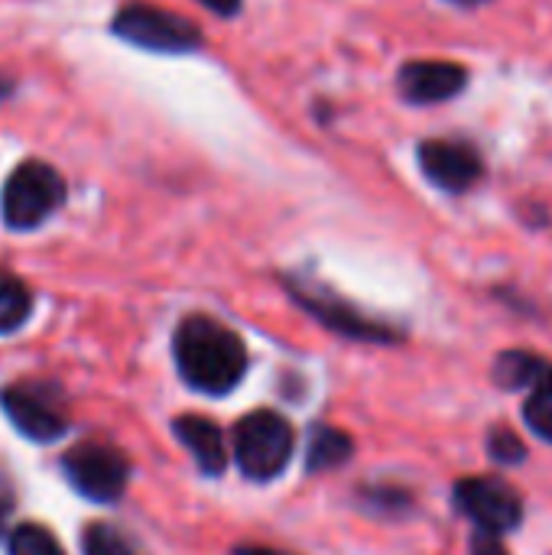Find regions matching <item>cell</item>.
<instances>
[{
    "instance_id": "obj_14",
    "label": "cell",
    "mask_w": 552,
    "mask_h": 555,
    "mask_svg": "<svg viewBox=\"0 0 552 555\" xmlns=\"http://www.w3.org/2000/svg\"><path fill=\"white\" fill-rule=\"evenodd\" d=\"M33 312V296L23 286L20 276L0 270V335L3 332H16Z\"/></svg>"
},
{
    "instance_id": "obj_23",
    "label": "cell",
    "mask_w": 552,
    "mask_h": 555,
    "mask_svg": "<svg viewBox=\"0 0 552 555\" xmlns=\"http://www.w3.org/2000/svg\"><path fill=\"white\" fill-rule=\"evenodd\" d=\"M459 3H478V0H459Z\"/></svg>"
},
{
    "instance_id": "obj_4",
    "label": "cell",
    "mask_w": 552,
    "mask_h": 555,
    "mask_svg": "<svg viewBox=\"0 0 552 555\" xmlns=\"http://www.w3.org/2000/svg\"><path fill=\"white\" fill-rule=\"evenodd\" d=\"M114 33L146 52H192L202 46V33L195 23L150 3H127L114 16Z\"/></svg>"
},
{
    "instance_id": "obj_9",
    "label": "cell",
    "mask_w": 552,
    "mask_h": 555,
    "mask_svg": "<svg viewBox=\"0 0 552 555\" xmlns=\"http://www.w3.org/2000/svg\"><path fill=\"white\" fill-rule=\"evenodd\" d=\"M420 169L442 192H468L482 179L485 163L462 140H426L420 143Z\"/></svg>"
},
{
    "instance_id": "obj_10",
    "label": "cell",
    "mask_w": 552,
    "mask_h": 555,
    "mask_svg": "<svg viewBox=\"0 0 552 555\" xmlns=\"http://www.w3.org/2000/svg\"><path fill=\"white\" fill-rule=\"evenodd\" d=\"M400 94L413 104H439L455 98L468 85V72L455 62H439V59H423L410 62L400 68Z\"/></svg>"
},
{
    "instance_id": "obj_20",
    "label": "cell",
    "mask_w": 552,
    "mask_h": 555,
    "mask_svg": "<svg viewBox=\"0 0 552 555\" xmlns=\"http://www.w3.org/2000/svg\"><path fill=\"white\" fill-rule=\"evenodd\" d=\"M202 7H208L211 13H218V16H234L238 10H241V0H198Z\"/></svg>"
},
{
    "instance_id": "obj_3",
    "label": "cell",
    "mask_w": 552,
    "mask_h": 555,
    "mask_svg": "<svg viewBox=\"0 0 552 555\" xmlns=\"http://www.w3.org/2000/svg\"><path fill=\"white\" fill-rule=\"evenodd\" d=\"M65 202V179L39 159L16 166L0 192V215L7 228L29 231L39 228Z\"/></svg>"
},
{
    "instance_id": "obj_13",
    "label": "cell",
    "mask_w": 552,
    "mask_h": 555,
    "mask_svg": "<svg viewBox=\"0 0 552 555\" xmlns=\"http://www.w3.org/2000/svg\"><path fill=\"white\" fill-rule=\"evenodd\" d=\"M355 446L345 433L332 429V426H316L309 436V455H306V468L309 472H332L338 465H345L351 459Z\"/></svg>"
},
{
    "instance_id": "obj_22",
    "label": "cell",
    "mask_w": 552,
    "mask_h": 555,
    "mask_svg": "<svg viewBox=\"0 0 552 555\" xmlns=\"http://www.w3.org/2000/svg\"><path fill=\"white\" fill-rule=\"evenodd\" d=\"M7 514H10V504H7V498L0 494V533H3V520H7Z\"/></svg>"
},
{
    "instance_id": "obj_21",
    "label": "cell",
    "mask_w": 552,
    "mask_h": 555,
    "mask_svg": "<svg viewBox=\"0 0 552 555\" xmlns=\"http://www.w3.org/2000/svg\"><path fill=\"white\" fill-rule=\"evenodd\" d=\"M234 555H293V553H280V550H267V546H241V550H234Z\"/></svg>"
},
{
    "instance_id": "obj_12",
    "label": "cell",
    "mask_w": 552,
    "mask_h": 555,
    "mask_svg": "<svg viewBox=\"0 0 552 555\" xmlns=\"http://www.w3.org/2000/svg\"><path fill=\"white\" fill-rule=\"evenodd\" d=\"M547 367L550 364L543 358H537L530 351H521V348H511V351L498 354L491 377H495V384L501 390H530Z\"/></svg>"
},
{
    "instance_id": "obj_5",
    "label": "cell",
    "mask_w": 552,
    "mask_h": 555,
    "mask_svg": "<svg viewBox=\"0 0 552 555\" xmlns=\"http://www.w3.org/2000/svg\"><path fill=\"white\" fill-rule=\"evenodd\" d=\"M452 501L478 533L508 537L524 524V501L501 478H462L452 491Z\"/></svg>"
},
{
    "instance_id": "obj_2",
    "label": "cell",
    "mask_w": 552,
    "mask_h": 555,
    "mask_svg": "<svg viewBox=\"0 0 552 555\" xmlns=\"http://www.w3.org/2000/svg\"><path fill=\"white\" fill-rule=\"evenodd\" d=\"M293 426L273 413L257 410L247 413L234 429V459L244 478L251 481H273L283 475V468L293 459Z\"/></svg>"
},
{
    "instance_id": "obj_16",
    "label": "cell",
    "mask_w": 552,
    "mask_h": 555,
    "mask_svg": "<svg viewBox=\"0 0 552 555\" xmlns=\"http://www.w3.org/2000/svg\"><path fill=\"white\" fill-rule=\"evenodd\" d=\"M7 550L10 555H65V550L59 546V540L39 527V524H23L10 533L7 540Z\"/></svg>"
},
{
    "instance_id": "obj_1",
    "label": "cell",
    "mask_w": 552,
    "mask_h": 555,
    "mask_svg": "<svg viewBox=\"0 0 552 555\" xmlns=\"http://www.w3.org/2000/svg\"><path fill=\"white\" fill-rule=\"evenodd\" d=\"M172 358L182 380L208 397L231 393L247 371V348L238 332L211 315H189L172 335Z\"/></svg>"
},
{
    "instance_id": "obj_18",
    "label": "cell",
    "mask_w": 552,
    "mask_h": 555,
    "mask_svg": "<svg viewBox=\"0 0 552 555\" xmlns=\"http://www.w3.org/2000/svg\"><path fill=\"white\" fill-rule=\"evenodd\" d=\"M488 452H491V459L501 462V465H521V462L527 459V446L517 439V433H511V429H504V426H495V429L488 433Z\"/></svg>"
},
{
    "instance_id": "obj_15",
    "label": "cell",
    "mask_w": 552,
    "mask_h": 555,
    "mask_svg": "<svg viewBox=\"0 0 552 555\" xmlns=\"http://www.w3.org/2000/svg\"><path fill=\"white\" fill-rule=\"evenodd\" d=\"M524 423L530 433L552 446V364L540 374V380L530 387V397L524 403Z\"/></svg>"
},
{
    "instance_id": "obj_19",
    "label": "cell",
    "mask_w": 552,
    "mask_h": 555,
    "mask_svg": "<svg viewBox=\"0 0 552 555\" xmlns=\"http://www.w3.org/2000/svg\"><path fill=\"white\" fill-rule=\"evenodd\" d=\"M472 555H508V550L501 546V537H491V533H478L475 530Z\"/></svg>"
},
{
    "instance_id": "obj_7",
    "label": "cell",
    "mask_w": 552,
    "mask_h": 555,
    "mask_svg": "<svg viewBox=\"0 0 552 555\" xmlns=\"http://www.w3.org/2000/svg\"><path fill=\"white\" fill-rule=\"evenodd\" d=\"M290 293L299 299V306H306L322 325H329L332 332L345 335V338H358V341H397L400 335L390 332L384 322L364 315L361 309H355L351 302H345L342 296L329 293L319 283H303V280H286Z\"/></svg>"
},
{
    "instance_id": "obj_8",
    "label": "cell",
    "mask_w": 552,
    "mask_h": 555,
    "mask_svg": "<svg viewBox=\"0 0 552 555\" xmlns=\"http://www.w3.org/2000/svg\"><path fill=\"white\" fill-rule=\"evenodd\" d=\"M0 406L7 420L33 442H52L65 433V410L55 390L39 384H13L0 390Z\"/></svg>"
},
{
    "instance_id": "obj_6",
    "label": "cell",
    "mask_w": 552,
    "mask_h": 555,
    "mask_svg": "<svg viewBox=\"0 0 552 555\" xmlns=\"http://www.w3.org/2000/svg\"><path fill=\"white\" fill-rule=\"evenodd\" d=\"M62 472L68 485L94 504H114L127 491V478H130L127 459L101 442H81L68 449L62 459Z\"/></svg>"
},
{
    "instance_id": "obj_11",
    "label": "cell",
    "mask_w": 552,
    "mask_h": 555,
    "mask_svg": "<svg viewBox=\"0 0 552 555\" xmlns=\"http://www.w3.org/2000/svg\"><path fill=\"white\" fill-rule=\"evenodd\" d=\"M172 433L189 449V455L195 459L202 475L218 478L224 472L228 449H224V436H221L218 423H211L205 416H176L172 420Z\"/></svg>"
},
{
    "instance_id": "obj_17",
    "label": "cell",
    "mask_w": 552,
    "mask_h": 555,
    "mask_svg": "<svg viewBox=\"0 0 552 555\" xmlns=\"http://www.w3.org/2000/svg\"><path fill=\"white\" fill-rule=\"evenodd\" d=\"M81 550L85 555H137L124 533L107 524H91L81 537Z\"/></svg>"
}]
</instances>
